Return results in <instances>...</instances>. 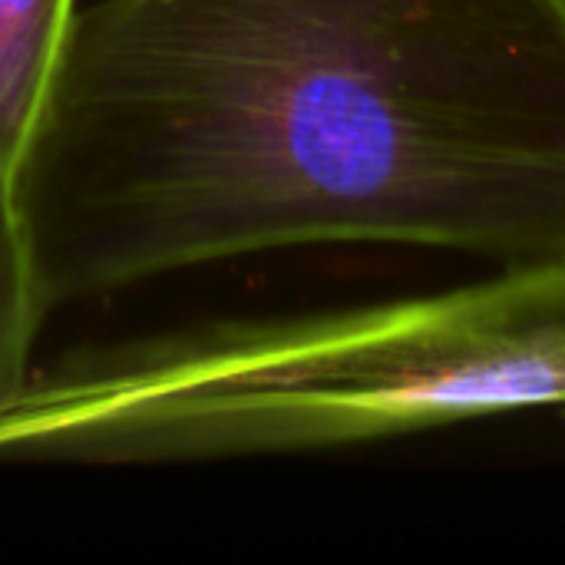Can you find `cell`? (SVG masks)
Listing matches in <instances>:
<instances>
[{"label":"cell","instance_id":"cell-1","mask_svg":"<svg viewBox=\"0 0 565 565\" xmlns=\"http://www.w3.org/2000/svg\"><path fill=\"white\" fill-rule=\"evenodd\" d=\"M13 218L43 315L305 245L565 255V0H96Z\"/></svg>","mask_w":565,"mask_h":565},{"label":"cell","instance_id":"cell-4","mask_svg":"<svg viewBox=\"0 0 565 565\" xmlns=\"http://www.w3.org/2000/svg\"><path fill=\"white\" fill-rule=\"evenodd\" d=\"M43 318L46 315L33 295L17 218L0 209V404L20 394L33 377L30 351Z\"/></svg>","mask_w":565,"mask_h":565},{"label":"cell","instance_id":"cell-3","mask_svg":"<svg viewBox=\"0 0 565 565\" xmlns=\"http://www.w3.org/2000/svg\"><path fill=\"white\" fill-rule=\"evenodd\" d=\"M76 13V0H0V209L10 215Z\"/></svg>","mask_w":565,"mask_h":565},{"label":"cell","instance_id":"cell-2","mask_svg":"<svg viewBox=\"0 0 565 565\" xmlns=\"http://www.w3.org/2000/svg\"><path fill=\"white\" fill-rule=\"evenodd\" d=\"M536 407H565V255L440 295L73 361L0 404V457L324 450Z\"/></svg>","mask_w":565,"mask_h":565}]
</instances>
